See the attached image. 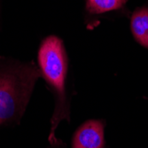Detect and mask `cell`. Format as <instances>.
I'll return each mask as SVG.
<instances>
[{
	"mask_svg": "<svg viewBox=\"0 0 148 148\" xmlns=\"http://www.w3.org/2000/svg\"><path fill=\"white\" fill-rule=\"evenodd\" d=\"M41 72L33 61L0 56V126L20 119Z\"/></svg>",
	"mask_w": 148,
	"mask_h": 148,
	"instance_id": "obj_1",
	"label": "cell"
},
{
	"mask_svg": "<svg viewBox=\"0 0 148 148\" xmlns=\"http://www.w3.org/2000/svg\"><path fill=\"white\" fill-rule=\"evenodd\" d=\"M128 0H84V20L88 29H93L107 13L123 9Z\"/></svg>",
	"mask_w": 148,
	"mask_h": 148,
	"instance_id": "obj_4",
	"label": "cell"
},
{
	"mask_svg": "<svg viewBox=\"0 0 148 148\" xmlns=\"http://www.w3.org/2000/svg\"><path fill=\"white\" fill-rule=\"evenodd\" d=\"M37 66L41 77L55 98V110L51 119V131L50 141L59 123L69 119V101L66 93L69 60L64 42L57 36L51 35L45 37L37 51Z\"/></svg>",
	"mask_w": 148,
	"mask_h": 148,
	"instance_id": "obj_2",
	"label": "cell"
},
{
	"mask_svg": "<svg viewBox=\"0 0 148 148\" xmlns=\"http://www.w3.org/2000/svg\"><path fill=\"white\" fill-rule=\"evenodd\" d=\"M104 123L89 120L75 131L71 148H105Z\"/></svg>",
	"mask_w": 148,
	"mask_h": 148,
	"instance_id": "obj_3",
	"label": "cell"
},
{
	"mask_svg": "<svg viewBox=\"0 0 148 148\" xmlns=\"http://www.w3.org/2000/svg\"><path fill=\"white\" fill-rule=\"evenodd\" d=\"M130 29L134 39L148 49V7L142 6L133 12L130 17Z\"/></svg>",
	"mask_w": 148,
	"mask_h": 148,
	"instance_id": "obj_5",
	"label": "cell"
}]
</instances>
